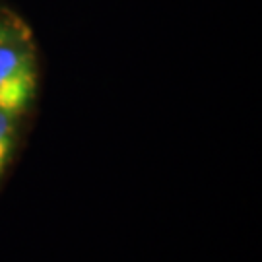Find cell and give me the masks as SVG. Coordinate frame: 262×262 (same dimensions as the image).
Returning <instances> with one entry per match:
<instances>
[{"mask_svg": "<svg viewBox=\"0 0 262 262\" xmlns=\"http://www.w3.org/2000/svg\"><path fill=\"white\" fill-rule=\"evenodd\" d=\"M12 136H14V124H12V115L0 111V173L6 165V159L10 156L12 148Z\"/></svg>", "mask_w": 262, "mask_h": 262, "instance_id": "7a4b0ae2", "label": "cell"}, {"mask_svg": "<svg viewBox=\"0 0 262 262\" xmlns=\"http://www.w3.org/2000/svg\"><path fill=\"white\" fill-rule=\"evenodd\" d=\"M35 92L33 58L10 35L0 39V111L18 115L29 105Z\"/></svg>", "mask_w": 262, "mask_h": 262, "instance_id": "6da1fadb", "label": "cell"}, {"mask_svg": "<svg viewBox=\"0 0 262 262\" xmlns=\"http://www.w3.org/2000/svg\"><path fill=\"white\" fill-rule=\"evenodd\" d=\"M6 35H10V33H8V29L4 28V26H0V39H2V37H6Z\"/></svg>", "mask_w": 262, "mask_h": 262, "instance_id": "3957f363", "label": "cell"}]
</instances>
